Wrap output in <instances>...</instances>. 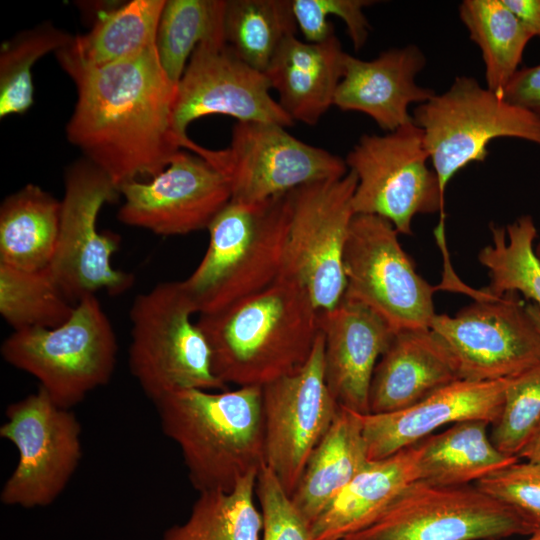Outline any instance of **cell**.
Masks as SVG:
<instances>
[{
  "label": "cell",
  "mask_w": 540,
  "mask_h": 540,
  "mask_svg": "<svg viewBox=\"0 0 540 540\" xmlns=\"http://www.w3.org/2000/svg\"><path fill=\"white\" fill-rule=\"evenodd\" d=\"M527 308L540 331V310L532 303H528Z\"/></svg>",
  "instance_id": "cell-42"
},
{
  "label": "cell",
  "mask_w": 540,
  "mask_h": 540,
  "mask_svg": "<svg viewBox=\"0 0 540 540\" xmlns=\"http://www.w3.org/2000/svg\"><path fill=\"white\" fill-rule=\"evenodd\" d=\"M213 165L227 179L231 199L260 203L293 190L348 173L345 159L307 144L285 127L266 122H238L230 144L211 150L190 140L185 147Z\"/></svg>",
  "instance_id": "cell-10"
},
{
  "label": "cell",
  "mask_w": 540,
  "mask_h": 540,
  "mask_svg": "<svg viewBox=\"0 0 540 540\" xmlns=\"http://www.w3.org/2000/svg\"><path fill=\"white\" fill-rule=\"evenodd\" d=\"M417 444L370 460L311 524L312 540H341L370 525L410 483L418 480Z\"/></svg>",
  "instance_id": "cell-24"
},
{
  "label": "cell",
  "mask_w": 540,
  "mask_h": 540,
  "mask_svg": "<svg viewBox=\"0 0 540 540\" xmlns=\"http://www.w3.org/2000/svg\"><path fill=\"white\" fill-rule=\"evenodd\" d=\"M290 193L260 203L231 199L207 230L208 248L182 281L199 315L220 311L272 284L281 274Z\"/></svg>",
  "instance_id": "cell-4"
},
{
  "label": "cell",
  "mask_w": 540,
  "mask_h": 540,
  "mask_svg": "<svg viewBox=\"0 0 540 540\" xmlns=\"http://www.w3.org/2000/svg\"><path fill=\"white\" fill-rule=\"evenodd\" d=\"M319 311L297 280L280 275L260 292L196 321L226 385L263 387L309 358L320 333Z\"/></svg>",
  "instance_id": "cell-2"
},
{
  "label": "cell",
  "mask_w": 540,
  "mask_h": 540,
  "mask_svg": "<svg viewBox=\"0 0 540 540\" xmlns=\"http://www.w3.org/2000/svg\"><path fill=\"white\" fill-rule=\"evenodd\" d=\"M153 404L199 493L231 490L264 464L262 387L181 390Z\"/></svg>",
  "instance_id": "cell-3"
},
{
  "label": "cell",
  "mask_w": 540,
  "mask_h": 540,
  "mask_svg": "<svg viewBox=\"0 0 540 540\" xmlns=\"http://www.w3.org/2000/svg\"><path fill=\"white\" fill-rule=\"evenodd\" d=\"M512 535L531 532L474 484L439 486L416 480L370 525L341 540H502Z\"/></svg>",
  "instance_id": "cell-14"
},
{
  "label": "cell",
  "mask_w": 540,
  "mask_h": 540,
  "mask_svg": "<svg viewBox=\"0 0 540 540\" xmlns=\"http://www.w3.org/2000/svg\"><path fill=\"white\" fill-rule=\"evenodd\" d=\"M270 90L266 74L246 64L225 40L199 44L177 84L173 106V129L182 148L189 139L187 127L194 120L214 114L230 116L238 122L293 126L295 122Z\"/></svg>",
  "instance_id": "cell-17"
},
{
  "label": "cell",
  "mask_w": 540,
  "mask_h": 540,
  "mask_svg": "<svg viewBox=\"0 0 540 540\" xmlns=\"http://www.w3.org/2000/svg\"><path fill=\"white\" fill-rule=\"evenodd\" d=\"M354 172L290 192V219L281 274L308 291L318 311L334 308L346 288L344 251L355 215Z\"/></svg>",
  "instance_id": "cell-11"
},
{
  "label": "cell",
  "mask_w": 540,
  "mask_h": 540,
  "mask_svg": "<svg viewBox=\"0 0 540 540\" xmlns=\"http://www.w3.org/2000/svg\"><path fill=\"white\" fill-rule=\"evenodd\" d=\"M262 404L264 464L291 496L340 407L326 385L321 332L299 369L262 387Z\"/></svg>",
  "instance_id": "cell-16"
},
{
  "label": "cell",
  "mask_w": 540,
  "mask_h": 540,
  "mask_svg": "<svg viewBox=\"0 0 540 540\" xmlns=\"http://www.w3.org/2000/svg\"><path fill=\"white\" fill-rule=\"evenodd\" d=\"M257 475L248 474L228 491L199 493L186 522L170 527L161 540H261L263 519L254 500Z\"/></svg>",
  "instance_id": "cell-30"
},
{
  "label": "cell",
  "mask_w": 540,
  "mask_h": 540,
  "mask_svg": "<svg viewBox=\"0 0 540 540\" xmlns=\"http://www.w3.org/2000/svg\"><path fill=\"white\" fill-rule=\"evenodd\" d=\"M119 190L124 201L118 220L161 236L207 229L232 197L222 173L198 154L183 150L153 178L125 183Z\"/></svg>",
  "instance_id": "cell-18"
},
{
  "label": "cell",
  "mask_w": 540,
  "mask_h": 540,
  "mask_svg": "<svg viewBox=\"0 0 540 540\" xmlns=\"http://www.w3.org/2000/svg\"><path fill=\"white\" fill-rule=\"evenodd\" d=\"M519 459L540 462V424L518 454Z\"/></svg>",
  "instance_id": "cell-41"
},
{
  "label": "cell",
  "mask_w": 540,
  "mask_h": 540,
  "mask_svg": "<svg viewBox=\"0 0 540 540\" xmlns=\"http://www.w3.org/2000/svg\"><path fill=\"white\" fill-rule=\"evenodd\" d=\"M318 325L331 395L340 407L369 414L373 373L396 332L369 308L345 297L334 308L319 311Z\"/></svg>",
  "instance_id": "cell-20"
},
{
  "label": "cell",
  "mask_w": 540,
  "mask_h": 540,
  "mask_svg": "<svg viewBox=\"0 0 540 540\" xmlns=\"http://www.w3.org/2000/svg\"><path fill=\"white\" fill-rule=\"evenodd\" d=\"M346 54L336 34L319 43L290 35L280 44L265 74L294 122L316 125L334 106Z\"/></svg>",
  "instance_id": "cell-23"
},
{
  "label": "cell",
  "mask_w": 540,
  "mask_h": 540,
  "mask_svg": "<svg viewBox=\"0 0 540 540\" xmlns=\"http://www.w3.org/2000/svg\"><path fill=\"white\" fill-rule=\"evenodd\" d=\"M533 37L540 38V0H503Z\"/></svg>",
  "instance_id": "cell-40"
},
{
  "label": "cell",
  "mask_w": 540,
  "mask_h": 540,
  "mask_svg": "<svg viewBox=\"0 0 540 540\" xmlns=\"http://www.w3.org/2000/svg\"><path fill=\"white\" fill-rule=\"evenodd\" d=\"M119 196V188L86 158L68 166L60 200L58 240L48 270L74 305L87 295L99 291L117 295L133 285L132 274L112 265L119 238L97 228L101 208Z\"/></svg>",
  "instance_id": "cell-9"
},
{
  "label": "cell",
  "mask_w": 540,
  "mask_h": 540,
  "mask_svg": "<svg viewBox=\"0 0 540 540\" xmlns=\"http://www.w3.org/2000/svg\"><path fill=\"white\" fill-rule=\"evenodd\" d=\"M345 162L357 177L355 214L382 217L399 234L411 235L416 215L439 212L438 227L444 228L445 196L413 122L384 135H362Z\"/></svg>",
  "instance_id": "cell-8"
},
{
  "label": "cell",
  "mask_w": 540,
  "mask_h": 540,
  "mask_svg": "<svg viewBox=\"0 0 540 540\" xmlns=\"http://www.w3.org/2000/svg\"><path fill=\"white\" fill-rule=\"evenodd\" d=\"M256 496L263 519L261 540H312L310 524L265 464L257 475Z\"/></svg>",
  "instance_id": "cell-38"
},
{
  "label": "cell",
  "mask_w": 540,
  "mask_h": 540,
  "mask_svg": "<svg viewBox=\"0 0 540 540\" xmlns=\"http://www.w3.org/2000/svg\"><path fill=\"white\" fill-rule=\"evenodd\" d=\"M413 123L423 141L442 194L452 177L483 162L491 141L517 138L540 146V115L512 104L471 76H458L443 93L417 105Z\"/></svg>",
  "instance_id": "cell-7"
},
{
  "label": "cell",
  "mask_w": 540,
  "mask_h": 540,
  "mask_svg": "<svg viewBox=\"0 0 540 540\" xmlns=\"http://www.w3.org/2000/svg\"><path fill=\"white\" fill-rule=\"evenodd\" d=\"M65 72L77 89L67 139L119 189L153 178L181 150L172 123L177 84L155 46L126 61Z\"/></svg>",
  "instance_id": "cell-1"
},
{
  "label": "cell",
  "mask_w": 540,
  "mask_h": 540,
  "mask_svg": "<svg viewBox=\"0 0 540 540\" xmlns=\"http://www.w3.org/2000/svg\"><path fill=\"white\" fill-rule=\"evenodd\" d=\"M369 461L361 414L339 407L290 496L310 526Z\"/></svg>",
  "instance_id": "cell-25"
},
{
  "label": "cell",
  "mask_w": 540,
  "mask_h": 540,
  "mask_svg": "<svg viewBox=\"0 0 540 540\" xmlns=\"http://www.w3.org/2000/svg\"><path fill=\"white\" fill-rule=\"evenodd\" d=\"M388 220L355 214L345 246V298L381 317L394 332L430 328L434 291L416 271Z\"/></svg>",
  "instance_id": "cell-12"
},
{
  "label": "cell",
  "mask_w": 540,
  "mask_h": 540,
  "mask_svg": "<svg viewBox=\"0 0 540 540\" xmlns=\"http://www.w3.org/2000/svg\"><path fill=\"white\" fill-rule=\"evenodd\" d=\"M0 351L8 364L35 377L53 402L71 409L109 383L118 342L99 299L87 295L62 325L13 331Z\"/></svg>",
  "instance_id": "cell-6"
},
{
  "label": "cell",
  "mask_w": 540,
  "mask_h": 540,
  "mask_svg": "<svg viewBox=\"0 0 540 540\" xmlns=\"http://www.w3.org/2000/svg\"><path fill=\"white\" fill-rule=\"evenodd\" d=\"M474 485L514 512L531 534L540 531V462L519 459Z\"/></svg>",
  "instance_id": "cell-37"
},
{
  "label": "cell",
  "mask_w": 540,
  "mask_h": 540,
  "mask_svg": "<svg viewBox=\"0 0 540 540\" xmlns=\"http://www.w3.org/2000/svg\"><path fill=\"white\" fill-rule=\"evenodd\" d=\"M425 65L424 53L413 44L388 49L371 60L347 53L334 106L369 116L386 133L395 131L413 122L411 104H422L435 95L416 82Z\"/></svg>",
  "instance_id": "cell-21"
},
{
  "label": "cell",
  "mask_w": 540,
  "mask_h": 540,
  "mask_svg": "<svg viewBox=\"0 0 540 540\" xmlns=\"http://www.w3.org/2000/svg\"><path fill=\"white\" fill-rule=\"evenodd\" d=\"M61 201L35 184L7 196L0 206V264L22 271L47 268L54 256Z\"/></svg>",
  "instance_id": "cell-28"
},
{
  "label": "cell",
  "mask_w": 540,
  "mask_h": 540,
  "mask_svg": "<svg viewBox=\"0 0 540 540\" xmlns=\"http://www.w3.org/2000/svg\"><path fill=\"white\" fill-rule=\"evenodd\" d=\"M226 0H166L156 34L160 64L175 84L180 81L196 47L225 40Z\"/></svg>",
  "instance_id": "cell-33"
},
{
  "label": "cell",
  "mask_w": 540,
  "mask_h": 540,
  "mask_svg": "<svg viewBox=\"0 0 540 540\" xmlns=\"http://www.w3.org/2000/svg\"><path fill=\"white\" fill-rule=\"evenodd\" d=\"M489 540H498V539H489ZM526 540H540V531L531 534L530 537Z\"/></svg>",
  "instance_id": "cell-43"
},
{
  "label": "cell",
  "mask_w": 540,
  "mask_h": 540,
  "mask_svg": "<svg viewBox=\"0 0 540 540\" xmlns=\"http://www.w3.org/2000/svg\"><path fill=\"white\" fill-rule=\"evenodd\" d=\"M5 416L0 436L16 447L18 461L2 487L1 502L24 508L52 504L80 463V422L41 388L8 405Z\"/></svg>",
  "instance_id": "cell-13"
},
{
  "label": "cell",
  "mask_w": 540,
  "mask_h": 540,
  "mask_svg": "<svg viewBox=\"0 0 540 540\" xmlns=\"http://www.w3.org/2000/svg\"><path fill=\"white\" fill-rule=\"evenodd\" d=\"M540 424V362L509 378L490 438L503 453L517 456Z\"/></svg>",
  "instance_id": "cell-36"
},
{
  "label": "cell",
  "mask_w": 540,
  "mask_h": 540,
  "mask_svg": "<svg viewBox=\"0 0 540 540\" xmlns=\"http://www.w3.org/2000/svg\"><path fill=\"white\" fill-rule=\"evenodd\" d=\"M430 328L451 353L461 380L514 377L540 362V331L517 293H480L454 315L436 314Z\"/></svg>",
  "instance_id": "cell-15"
},
{
  "label": "cell",
  "mask_w": 540,
  "mask_h": 540,
  "mask_svg": "<svg viewBox=\"0 0 540 540\" xmlns=\"http://www.w3.org/2000/svg\"><path fill=\"white\" fill-rule=\"evenodd\" d=\"M508 380H457L408 408L361 415L369 460L413 446L445 425L465 420L493 425L500 416Z\"/></svg>",
  "instance_id": "cell-19"
},
{
  "label": "cell",
  "mask_w": 540,
  "mask_h": 540,
  "mask_svg": "<svg viewBox=\"0 0 540 540\" xmlns=\"http://www.w3.org/2000/svg\"><path fill=\"white\" fill-rule=\"evenodd\" d=\"M502 97L540 115V64L519 69L504 89Z\"/></svg>",
  "instance_id": "cell-39"
},
{
  "label": "cell",
  "mask_w": 540,
  "mask_h": 540,
  "mask_svg": "<svg viewBox=\"0 0 540 540\" xmlns=\"http://www.w3.org/2000/svg\"><path fill=\"white\" fill-rule=\"evenodd\" d=\"M223 26L227 45L264 73L280 44L297 31L292 0H226Z\"/></svg>",
  "instance_id": "cell-32"
},
{
  "label": "cell",
  "mask_w": 540,
  "mask_h": 540,
  "mask_svg": "<svg viewBox=\"0 0 540 540\" xmlns=\"http://www.w3.org/2000/svg\"><path fill=\"white\" fill-rule=\"evenodd\" d=\"M457 380L456 363L431 328L396 332L375 367L369 413L408 408Z\"/></svg>",
  "instance_id": "cell-22"
},
{
  "label": "cell",
  "mask_w": 540,
  "mask_h": 540,
  "mask_svg": "<svg viewBox=\"0 0 540 540\" xmlns=\"http://www.w3.org/2000/svg\"><path fill=\"white\" fill-rule=\"evenodd\" d=\"M197 308L182 281L156 284L131 305L128 363L153 403L181 390H226L212 368L207 339L192 316Z\"/></svg>",
  "instance_id": "cell-5"
},
{
  "label": "cell",
  "mask_w": 540,
  "mask_h": 540,
  "mask_svg": "<svg viewBox=\"0 0 540 540\" xmlns=\"http://www.w3.org/2000/svg\"><path fill=\"white\" fill-rule=\"evenodd\" d=\"M491 243L478 253L489 275L485 293L523 295L540 310V262L535 254L537 228L530 215H522L506 227L492 224Z\"/></svg>",
  "instance_id": "cell-31"
},
{
  "label": "cell",
  "mask_w": 540,
  "mask_h": 540,
  "mask_svg": "<svg viewBox=\"0 0 540 540\" xmlns=\"http://www.w3.org/2000/svg\"><path fill=\"white\" fill-rule=\"evenodd\" d=\"M488 422L465 420L417 443L418 480L464 486L519 460L501 452L488 435Z\"/></svg>",
  "instance_id": "cell-27"
},
{
  "label": "cell",
  "mask_w": 540,
  "mask_h": 540,
  "mask_svg": "<svg viewBox=\"0 0 540 540\" xmlns=\"http://www.w3.org/2000/svg\"><path fill=\"white\" fill-rule=\"evenodd\" d=\"M535 254L540 262V241L537 243V245L534 247Z\"/></svg>",
  "instance_id": "cell-44"
},
{
  "label": "cell",
  "mask_w": 540,
  "mask_h": 540,
  "mask_svg": "<svg viewBox=\"0 0 540 540\" xmlns=\"http://www.w3.org/2000/svg\"><path fill=\"white\" fill-rule=\"evenodd\" d=\"M166 0H132L101 11L89 32L56 52L64 71L99 68L135 58L155 46Z\"/></svg>",
  "instance_id": "cell-26"
},
{
  "label": "cell",
  "mask_w": 540,
  "mask_h": 540,
  "mask_svg": "<svg viewBox=\"0 0 540 540\" xmlns=\"http://www.w3.org/2000/svg\"><path fill=\"white\" fill-rule=\"evenodd\" d=\"M72 35L50 22L21 31L0 50V117L26 112L34 101L32 67L44 55L68 46Z\"/></svg>",
  "instance_id": "cell-35"
},
{
  "label": "cell",
  "mask_w": 540,
  "mask_h": 540,
  "mask_svg": "<svg viewBox=\"0 0 540 540\" xmlns=\"http://www.w3.org/2000/svg\"><path fill=\"white\" fill-rule=\"evenodd\" d=\"M74 308L48 267L22 271L0 264V314L13 331L60 326Z\"/></svg>",
  "instance_id": "cell-34"
},
{
  "label": "cell",
  "mask_w": 540,
  "mask_h": 540,
  "mask_svg": "<svg viewBox=\"0 0 540 540\" xmlns=\"http://www.w3.org/2000/svg\"><path fill=\"white\" fill-rule=\"evenodd\" d=\"M459 15L482 53L486 87L502 96L532 34L503 0H464Z\"/></svg>",
  "instance_id": "cell-29"
}]
</instances>
